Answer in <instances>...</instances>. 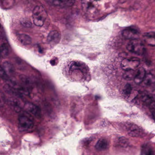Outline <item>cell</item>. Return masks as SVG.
Returning a JSON list of instances; mask_svg holds the SVG:
<instances>
[{
  "label": "cell",
  "mask_w": 155,
  "mask_h": 155,
  "mask_svg": "<svg viewBox=\"0 0 155 155\" xmlns=\"http://www.w3.org/2000/svg\"><path fill=\"white\" fill-rule=\"evenodd\" d=\"M47 13L43 6H38L35 7L32 12L33 22L36 26L41 27L47 18Z\"/></svg>",
  "instance_id": "cell-1"
},
{
  "label": "cell",
  "mask_w": 155,
  "mask_h": 155,
  "mask_svg": "<svg viewBox=\"0 0 155 155\" xmlns=\"http://www.w3.org/2000/svg\"><path fill=\"white\" fill-rule=\"evenodd\" d=\"M100 2L84 1L82 2L83 11L90 16L96 15L100 12Z\"/></svg>",
  "instance_id": "cell-2"
},
{
  "label": "cell",
  "mask_w": 155,
  "mask_h": 155,
  "mask_svg": "<svg viewBox=\"0 0 155 155\" xmlns=\"http://www.w3.org/2000/svg\"><path fill=\"white\" fill-rule=\"evenodd\" d=\"M127 49L130 52L141 56L145 51V47L144 43L140 40L130 41L127 46Z\"/></svg>",
  "instance_id": "cell-3"
},
{
  "label": "cell",
  "mask_w": 155,
  "mask_h": 155,
  "mask_svg": "<svg viewBox=\"0 0 155 155\" xmlns=\"http://www.w3.org/2000/svg\"><path fill=\"white\" fill-rule=\"evenodd\" d=\"M140 60L137 58H125L121 62V68L125 71H134L139 66Z\"/></svg>",
  "instance_id": "cell-4"
},
{
  "label": "cell",
  "mask_w": 155,
  "mask_h": 155,
  "mask_svg": "<svg viewBox=\"0 0 155 155\" xmlns=\"http://www.w3.org/2000/svg\"><path fill=\"white\" fill-rule=\"evenodd\" d=\"M34 125L33 120L28 117L21 115L19 117L18 128L20 131H26L31 129Z\"/></svg>",
  "instance_id": "cell-5"
},
{
  "label": "cell",
  "mask_w": 155,
  "mask_h": 155,
  "mask_svg": "<svg viewBox=\"0 0 155 155\" xmlns=\"http://www.w3.org/2000/svg\"><path fill=\"white\" fill-rule=\"evenodd\" d=\"M140 32L138 30L134 27H129L123 30L122 35L127 39L130 40H135L138 39Z\"/></svg>",
  "instance_id": "cell-6"
},
{
  "label": "cell",
  "mask_w": 155,
  "mask_h": 155,
  "mask_svg": "<svg viewBox=\"0 0 155 155\" xmlns=\"http://www.w3.org/2000/svg\"><path fill=\"white\" fill-rule=\"evenodd\" d=\"M24 109L26 111L36 117L40 118L41 117V111L40 109L31 102H26L24 105Z\"/></svg>",
  "instance_id": "cell-7"
},
{
  "label": "cell",
  "mask_w": 155,
  "mask_h": 155,
  "mask_svg": "<svg viewBox=\"0 0 155 155\" xmlns=\"http://www.w3.org/2000/svg\"><path fill=\"white\" fill-rule=\"evenodd\" d=\"M61 36L60 33L56 31H52L48 35V41L52 46L58 44L61 40Z\"/></svg>",
  "instance_id": "cell-8"
},
{
  "label": "cell",
  "mask_w": 155,
  "mask_h": 155,
  "mask_svg": "<svg viewBox=\"0 0 155 155\" xmlns=\"http://www.w3.org/2000/svg\"><path fill=\"white\" fill-rule=\"evenodd\" d=\"M47 2L49 4L55 6L65 8L73 6L75 2L73 0H64V1H48Z\"/></svg>",
  "instance_id": "cell-9"
},
{
  "label": "cell",
  "mask_w": 155,
  "mask_h": 155,
  "mask_svg": "<svg viewBox=\"0 0 155 155\" xmlns=\"http://www.w3.org/2000/svg\"><path fill=\"white\" fill-rule=\"evenodd\" d=\"M128 134L130 137H140L143 134L142 130L137 125H130L128 128Z\"/></svg>",
  "instance_id": "cell-10"
},
{
  "label": "cell",
  "mask_w": 155,
  "mask_h": 155,
  "mask_svg": "<svg viewBox=\"0 0 155 155\" xmlns=\"http://www.w3.org/2000/svg\"><path fill=\"white\" fill-rule=\"evenodd\" d=\"M146 75L147 74L145 69L143 68H139L136 72L133 79L135 83L138 85L141 84L144 81Z\"/></svg>",
  "instance_id": "cell-11"
},
{
  "label": "cell",
  "mask_w": 155,
  "mask_h": 155,
  "mask_svg": "<svg viewBox=\"0 0 155 155\" xmlns=\"http://www.w3.org/2000/svg\"><path fill=\"white\" fill-rule=\"evenodd\" d=\"M2 67L9 77V76H12L15 74V70L14 66L10 62L8 61H5L3 63Z\"/></svg>",
  "instance_id": "cell-12"
},
{
  "label": "cell",
  "mask_w": 155,
  "mask_h": 155,
  "mask_svg": "<svg viewBox=\"0 0 155 155\" xmlns=\"http://www.w3.org/2000/svg\"><path fill=\"white\" fill-rule=\"evenodd\" d=\"M140 155H155V151L152 146L149 144L143 145Z\"/></svg>",
  "instance_id": "cell-13"
},
{
  "label": "cell",
  "mask_w": 155,
  "mask_h": 155,
  "mask_svg": "<svg viewBox=\"0 0 155 155\" xmlns=\"http://www.w3.org/2000/svg\"><path fill=\"white\" fill-rule=\"evenodd\" d=\"M107 140L106 139L101 138L99 140L95 146L96 149L99 151H102L107 149L108 147Z\"/></svg>",
  "instance_id": "cell-14"
},
{
  "label": "cell",
  "mask_w": 155,
  "mask_h": 155,
  "mask_svg": "<svg viewBox=\"0 0 155 155\" xmlns=\"http://www.w3.org/2000/svg\"><path fill=\"white\" fill-rule=\"evenodd\" d=\"M19 41L24 45H29L32 42V39L28 35L25 34H20L18 36Z\"/></svg>",
  "instance_id": "cell-15"
},
{
  "label": "cell",
  "mask_w": 155,
  "mask_h": 155,
  "mask_svg": "<svg viewBox=\"0 0 155 155\" xmlns=\"http://www.w3.org/2000/svg\"><path fill=\"white\" fill-rule=\"evenodd\" d=\"M141 100H142L144 104L147 106H150L154 102V98L150 94L147 93H143L141 96Z\"/></svg>",
  "instance_id": "cell-16"
},
{
  "label": "cell",
  "mask_w": 155,
  "mask_h": 155,
  "mask_svg": "<svg viewBox=\"0 0 155 155\" xmlns=\"http://www.w3.org/2000/svg\"><path fill=\"white\" fill-rule=\"evenodd\" d=\"M142 83H143L144 86L147 87H152V86H154L155 78L154 76L151 74H147Z\"/></svg>",
  "instance_id": "cell-17"
},
{
  "label": "cell",
  "mask_w": 155,
  "mask_h": 155,
  "mask_svg": "<svg viewBox=\"0 0 155 155\" xmlns=\"http://www.w3.org/2000/svg\"><path fill=\"white\" fill-rule=\"evenodd\" d=\"M20 79L21 83L24 85V87L28 89L29 91V89L31 87L32 82L29 78L24 75H21L20 76Z\"/></svg>",
  "instance_id": "cell-18"
},
{
  "label": "cell",
  "mask_w": 155,
  "mask_h": 155,
  "mask_svg": "<svg viewBox=\"0 0 155 155\" xmlns=\"http://www.w3.org/2000/svg\"><path fill=\"white\" fill-rule=\"evenodd\" d=\"M147 43L150 46H155V33L154 32H148L144 35Z\"/></svg>",
  "instance_id": "cell-19"
},
{
  "label": "cell",
  "mask_w": 155,
  "mask_h": 155,
  "mask_svg": "<svg viewBox=\"0 0 155 155\" xmlns=\"http://www.w3.org/2000/svg\"><path fill=\"white\" fill-rule=\"evenodd\" d=\"M9 52L8 47L7 44L3 43L0 46V58H6Z\"/></svg>",
  "instance_id": "cell-20"
},
{
  "label": "cell",
  "mask_w": 155,
  "mask_h": 155,
  "mask_svg": "<svg viewBox=\"0 0 155 155\" xmlns=\"http://www.w3.org/2000/svg\"><path fill=\"white\" fill-rule=\"evenodd\" d=\"M135 74L134 73V71H126V73L123 75V78L125 79L130 80L134 79Z\"/></svg>",
  "instance_id": "cell-21"
},
{
  "label": "cell",
  "mask_w": 155,
  "mask_h": 155,
  "mask_svg": "<svg viewBox=\"0 0 155 155\" xmlns=\"http://www.w3.org/2000/svg\"><path fill=\"white\" fill-rule=\"evenodd\" d=\"M0 78L4 80L8 81V82L11 80L9 76L7 75V73H6L2 67L1 66H0Z\"/></svg>",
  "instance_id": "cell-22"
},
{
  "label": "cell",
  "mask_w": 155,
  "mask_h": 155,
  "mask_svg": "<svg viewBox=\"0 0 155 155\" xmlns=\"http://www.w3.org/2000/svg\"><path fill=\"white\" fill-rule=\"evenodd\" d=\"M131 90H132V88H131V85L128 83L125 86V88H124V94L126 96H129V95H130V93H131Z\"/></svg>",
  "instance_id": "cell-23"
},
{
  "label": "cell",
  "mask_w": 155,
  "mask_h": 155,
  "mask_svg": "<svg viewBox=\"0 0 155 155\" xmlns=\"http://www.w3.org/2000/svg\"><path fill=\"white\" fill-rule=\"evenodd\" d=\"M118 143L121 147H126L128 145L127 140L123 137L120 138L118 140Z\"/></svg>",
  "instance_id": "cell-24"
},
{
  "label": "cell",
  "mask_w": 155,
  "mask_h": 155,
  "mask_svg": "<svg viewBox=\"0 0 155 155\" xmlns=\"http://www.w3.org/2000/svg\"><path fill=\"white\" fill-rule=\"evenodd\" d=\"M21 23L24 27L29 28V27H31V26H32V24H31V22L27 19L23 20L21 21Z\"/></svg>",
  "instance_id": "cell-25"
},
{
  "label": "cell",
  "mask_w": 155,
  "mask_h": 155,
  "mask_svg": "<svg viewBox=\"0 0 155 155\" xmlns=\"http://www.w3.org/2000/svg\"><path fill=\"white\" fill-rule=\"evenodd\" d=\"M3 103L2 102V101L0 99V107H3Z\"/></svg>",
  "instance_id": "cell-26"
}]
</instances>
